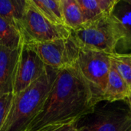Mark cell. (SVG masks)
<instances>
[{
  "instance_id": "obj_1",
  "label": "cell",
  "mask_w": 131,
  "mask_h": 131,
  "mask_svg": "<svg viewBox=\"0 0 131 131\" xmlns=\"http://www.w3.org/2000/svg\"><path fill=\"white\" fill-rule=\"evenodd\" d=\"M98 99L77 64L58 71L40 113L27 131H38L51 124L78 121L89 113Z\"/></svg>"
},
{
  "instance_id": "obj_2",
  "label": "cell",
  "mask_w": 131,
  "mask_h": 131,
  "mask_svg": "<svg viewBox=\"0 0 131 131\" xmlns=\"http://www.w3.org/2000/svg\"><path fill=\"white\" fill-rule=\"evenodd\" d=\"M58 70L46 66L43 74L23 91L15 94L8 116L1 131H27L41 111Z\"/></svg>"
},
{
  "instance_id": "obj_3",
  "label": "cell",
  "mask_w": 131,
  "mask_h": 131,
  "mask_svg": "<svg viewBox=\"0 0 131 131\" xmlns=\"http://www.w3.org/2000/svg\"><path fill=\"white\" fill-rule=\"evenodd\" d=\"M78 131H131V105L128 100L99 101L77 121Z\"/></svg>"
},
{
  "instance_id": "obj_4",
  "label": "cell",
  "mask_w": 131,
  "mask_h": 131,
  "mask_svg": "<svg viewBox=\"0 0 131 131\" xmlns=\"http://www.w3.org/2000/svg\"><path fill=\"white\" fill-rule=\"evenodd\" d=\"M71 35L81 48L107 54L116 52L118 37L111 15L83 24L79 28L71 31Z\"/></svg>"
},
{
  "instance_id": "obj_5",
  "label": "cell",
  "mask_w": 131,
  "mask_h": 131,
  "mask_svg": "<svg viewBox=\"0 0 131 131\" xmlns=\"http://www.w3.org/2000/svg\"><path fill=\"white\" fill-rule=\"evenodd\" d=\"M21 35L28 44L41 43L71 36V31L63 25H56L46 18L30 2L26 0Z\"/></svg>"
},
{
  "instance_id": "obj_6",
  "label": "cell",
  "mask_w": 131,
  "mask_h": 131,
  "mask_svg": "<svg viewBox=\"0 0 131 131\" xmlns=\"http://www.w3.org/2000/svg\"><path fill=\"white\" fill-rule=\"evenodd\" d=\"M111 54L81 48L77 65L93 89L98 101L104 94L111 68Z\"/></svg>"
},
{
  "instance_id": "obj_7",
  "label": "cell",
  "mask_w": 131,
  "mask_h": 131,
  "mask_svg": "<svg viewBox=\"0 0 131 131\" xmlns=\"http://www.w3.org/2000/svg\"><path fill=\"white\" fill-rule=\"evenodd\" d=\"M28 45L33 48L46 66L58 71L74 65L81 50L71 35L67 38Z\"/></svg>"
},
{
  "instance_id": "obj_8",
  "label": "cell",
  "mask_w": 131,
  "mask_h": 131,
  "mask_svg": "<svg viewBox=\"0 0 131 131\" xmlns=\"http://www.w3.org/2000/svg\"><path fill=\"white\" fill-rule=\"evenodd\" d=\"M46 65L33 48L22 41L17 64L13 94H17L37 81L45 72Z\"/></svg>"
},
{
  "instance_id": "obj_9",
  "label": "cell",
  "mask_w": 131,
  "mask_h": 131,
  "mask_svg": "<svg viewBox=\"0 0 131 131\" xmlns=\"http://www.w3.org/2000/svg\"><path fill=\"white\" fill-rule=\"evenodd\" d=\"M111 17L118 37L115 51L118 54L131 53V5L127 0H119Z\"/></svg>"
},
{
  "instance_id": "obj_10",
  "label": "cell",
  "mask_w": 131,
  "mask_h": 131,
  "mask_svg": "<svg viewBox=\"0 0 131 131\" xmlns=\"http://www.w3.org/2000/svg\"><path fill=\"white\" fill-rule=\"evenodd\" d=\"M20 51L21 47L9 49L0 46V96L13 93Z\"/></svg>"
},
{
  "instance_id": "obj_11",
  "label": "cell",
  "mask_w": 131,
  "mask_h": 131,
  "mask_svg": "<svg viewBox=\"0 0 131 131\" xmlns=\"http://www.w3.org/2000/svg\"><path fill=\"white\" fill-rule=\"evenodd\" d=\"M130 88L115 68L111 64L106 89L100 101H119L128 99Z\"/></svg>"
},
{
  "instance_id": "obj_12",
  "label": "cell",
  "mask_w": 131,
  "mask_h": 131,
  "mask_svg": "<svg viewBox=\"0 0 131 131\" xmlns=\"http://www.w3.org/2000/svg\"><path fill=\"white\" fill-rule=\"evenodd\" d=\"M25 6L26 0H0V16L20 33Z\"/></svg>"
},
{
  "instance_id": "obj_13",
  "label": "cell",
  "mask_w": 131,
  "mask_h": 131,
  "mask_svg": "<svg viewBox=\"0 0 131 131\" xmlns=\"http://www.w3.org/2000/svg\"><path fill=\"white\" fill-rule=\"evenodd\" d=\"M64 25L71 31L79 28L84 23L78 0H61Z\"/></svg>"
},
{
  "instance_id": "obj_14",
  "label": "cell",
  "mask_w": 131,
  "mask_h": 131,
  "mask_svg": "<svg viewBox=\"0 0 131 131\" xmlns=\"http://www.w3.org/2000/svg\"><path fill=\"white\" fill-rule=\"evenodd\" d=\"M30 2L50 21L64 25L61 0H30Z\"/></svg>"
},
{
  "instance_id": "obj_15",
  "label": "cell",
  "mask_w": 131,
  "mask_h": 131,
  "mask_svg": "<svg viewBox=\"0 0 131 131\" xmlns=\"http://www.w3.org/2000/svg\"><path fill=\"white\" fill-rule=\"evenodd\" d=\"M22 43L20 31L0 16V46L9 49H18Z\"/></svg>"
},
{
  "instance_id": "obj_16",
  "label": "cell",
  "mask_w": 131,
  "mask_h": 131,
  "mask_svg": "<svg viewBox=\"0 0 131 131\" xmlns=\"http://www.w3.org/2000/svg\"><path fill=\"white\" fill-rule=\"evenodd\" d=\"M111 64L115 68L121 75L126 83L131 87V53L118 54L113 53L110 54Z\"/></svg>"
},
{
  "instance_id": "obj_17",
  "label": "cell",
  "mask_w": 131,
  "mask_h": 131,
  "mask_svg": "<svg viewBox=\"0 0 131 131\" xmlns=\"http://www.w3.org/2000/svg\"><path fill=\"white\" fill-rule=\"evenodd\" d=\"M78 2L82 12L84 23L106 16L101 12L98 5L97 0H78Z\"/></svg>"
},
{
  "instance_id": "obj_18",
  "label": "cell",
  "mask_w": 131,
  "mask_h": 131,
  "mask_svg": "<svg viewBox=\"0 0 131 131\" xmlns=\"http://www.w3.org/2000/svg\"><path fill=\"white\" fill-rule=\"evenodd\" d=\"M14 100V94L9 93L0 96V131L10 112L12 102Z\"/></svg>"
},
{
  "instance_id": "obj_19",
  "label": "cell",
  "mask_w": 131,
  "mask_h": 131,
  "mask_svg": "<svg viewBox=\"0 0 131 131\" xmlns=\"http://www.w3.org/2000/svg\"><path fill=\"white\" fill-rule=\"evenodd\" d=\"M38 131H78L77 121L48 125Z\"/></svg>"
},
{
  "instance_id": "obj_20",
  "label": "cell",
  "mask_w": 131,
  "mask_h": 131,
  "mask_svg": "<svg viewBox=\"0 0 131 131\" xmlns=\"http://www.w3.org/2000/svg\"><path fill=\"white\" fill-rule=\"evenodd\" d=\"M119 0H97L98 5L106 16H110Z\"/></svg>"
},
{
  "instance_id": "obj_21",
  "label": "cell",
  "mask_w": 131,
  "mask_h": 131,
  "mask_svg": "<svg viewBox=\"0 0 131 131\" xmlns=\"http://www.w3.org/2000/svg\"><path fill=\"white\" fill-rule=\"evenodd\" d=\"M128 101L130 103V104L131 105V87H130V94H129V97H128Z\"/></svg>"
},
{
  "instance_id": "obj_22",
  "label": "cell",
  "mask_w": 131,
  "mask_h": 131,
  "mask_svg": "<svg viewBox=\"0 0 131 131\" xmlns=\"http://www.w3.org/2000/svg\"><path fill=\"white\" fill-rule=\"evenodd\" d=\"M127 1L129 2V3H130V5H131V0H127Z\"/></svg>"
}]
</instances>
